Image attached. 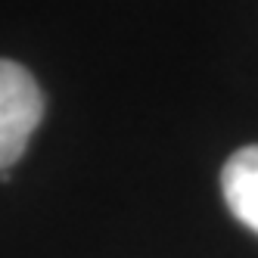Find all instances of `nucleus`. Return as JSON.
I'll return each instance as SVG.
<instances>
[{"label": "nucleus", "instance_id": "2", "mask_svg": "<svg viewBox=\"0 0 258 258\" xmlns=\"http://www.w3.org/2000/svg\"><path fill=\"white\" fill-rule=\"evenodd\" d=\"M221 190L230 215L258 233V146H243L227 159Z\"/></svg>", "mask_w": 258, "mask_h": 258}, {"label": "nucleus", "instance_id": "1", "mask_svg": "<svg viewBox=\"0 0 258 258\" xmlns=\"http://www.w3.org/2000/svg\"><path fill=\"white\" fill-rule=\"evenodd\" d=\"M41 118L44 94L31 72L13 59H0V171L22 159Z\"/></svg>", "mask_w": 258, "mask_h": 258}]
</instances>
